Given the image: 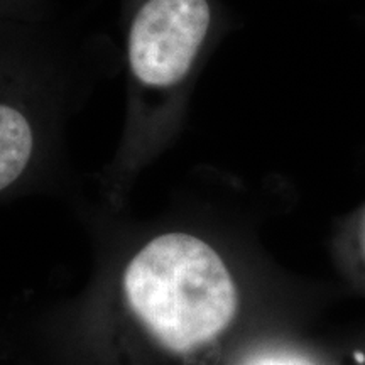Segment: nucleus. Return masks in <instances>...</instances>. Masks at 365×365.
I'll list each match as a JSON object with an SVG mask.
<instances>
[{
    "label": "nucleus",
    "instance_id": "obj_3",
    "mask_svg": "<svg viewBox=\"0 0 365 365\" xmlns=\"http://www.w3.org/2000/svg\"><path fill=\"white\" fill-rule=\"evenodd\" d=\"M212 27L208 0H143L127 27V70L135 93L164 95L188 78Z\"/></svg>",
    "mask_w": 365,
    "mask_h": 365
},
{
    "label": "nucleus",
    "instance_id": "obj_1",
    "mask_svg": "<svg viewBox=\"0 0 365 365\" xmlns=\"http://www.w3.org/2000/svg\"><path fill=\"white\" fill-rule=\"evenodd\" d=\"M122 296L159 345L185 357L213 344L239 307L220 255L185 232L154 237L132 255L122 274Z\"/></svg>",
    "mask_w": 365,
    "mask_h": 365
},
{
    "label": "nucleus",
    "instance_id": "obj_2",
    "mask_svg": "<svg viewBox=\"0 0 365 365\" xmlns=\"http://www.w3.org/2000/svg\"><path fill=\"white\" fill-rule=\"evenodd\" d=\"M39 48L0 58V195L16 188L39 163L66 102L61 66Z\"/></svg>",
    "mask_w": 365,
    "mask_h": 365
},
{
    "label": "nucleus",
    "instance_id": "obj_5",
    "mask_svg": "<svg viewBox=\"0 0 365 365\" xmlns=\"http://www.w3.org/2000/svg\"><path fill=\"white\" fill-rule=\"evenodd\" d=\"M249 365H309V364L301 357H296V355L271 354V355H261V357H255L254 362Z\"/></svg>",
    "mask_w": 365,
    "mask_h": 365
},
{
    "label": "nucleus",
    "instance_id": "obj_4",
    "mask_svg": "<svg viewBox=\"0 0 365 365\" xmlns=\"http://www.w3.org/2000/svg\"><path fill=\"white\" fill-rule=\"evenodd\" d=\"M44 0H0V19L38 22Z\"/></svg>",
    "mask_w": 365,
    "mask_h": 365
}]
</instances>
